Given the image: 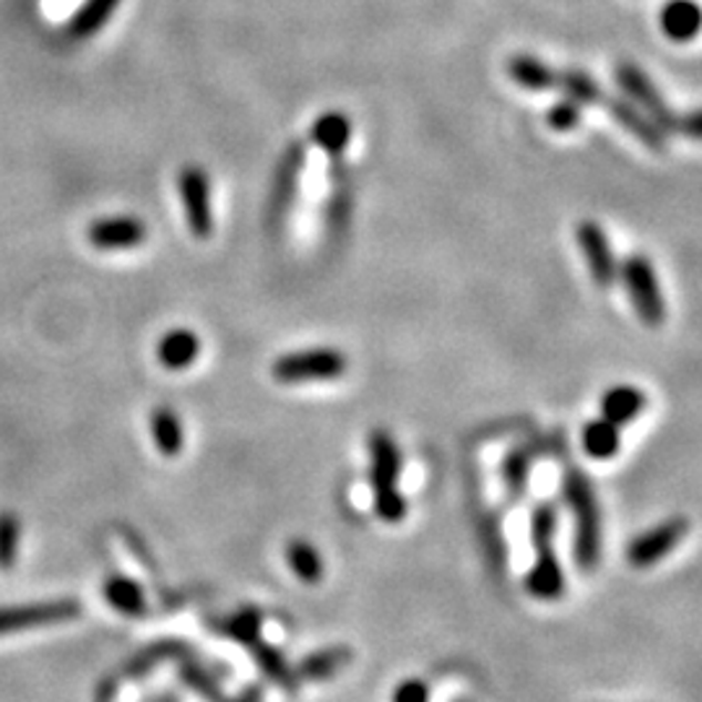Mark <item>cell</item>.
Here are the masks:
<instances>
[{
    "instance_id": "7c38bea8",
    "label": "cell",
    "mask_w": 702,
    "mask_h": 702,
    "mask_svg": "<svg viewBox=\"0 0 702 702\" xmlns=\"http://www.w3.org/2000/svg\"><path fill=\"white\" fill-rule=\"evenodd\" d=\"M601 102L609 107L611 117H615L617 123H622V128L630 131L640 144H646L655 154L667 152V133H663L646 112L634 107L630 100H619V96H611L609 100V96H603Z\"/></svg>"
},
{
    "instance_id": "83f0119b",
    "label": "cell",
    "mask_w": 702,
    "mask_h": 702,
    "mask_svg": "<svg viewBox=\"0 0 702 702\" xmlns=\"http://www.w3.org/2000/svg\"><path fill=\"white\" fill-rule=\"evenodd\" d=\"M260 630H264V615L256 607H245L240 611H235L227 622L221 624V632L227 638L242 642V646H252V642L260 640Z\"/></svg>"
},
{
    "instance_id": "484cf974",
    "label": "cell",
    "mask_w": 702,
    "mask_h": 702,
    "mask_svg": "<svg viewBox=\"0 0 702 702\" xmlns=\"http://www.w3.org/2000/svg\"><path fill=\"white\" fill-rule=\"evenodd\" d=\"M287 562L302 582H318L323 578V557L310 541L291 539L287 544Z\"/></svg>"
},
{
    "instance_id": "d6a6232c",
    "label": "cell",
    "mask_w": 702,
    "mask_h": 702,
    "mask_svg": "<svg viewBox=\"0 0 702 702\" xmlns=\"http://www.w3.org/2000/svg\"><path fill=\"white\" fill-rule=\"evenodd\" d=\"M393 702H430V686L422 679H403L393 690Z\"/></svg>"
},
{
    "instance_id": "30bf717a",
    "label": "cell",
    "mask_w": 702,
    "mask_h": 702,
    "mask_svg": "<svg viewBox=\"0 0 702 702\" xmlns=\"http://www.w3.org/2000/svg\"><path fill=\"white\" fill-rule=\"evenodd\" d=\"M86 237L96 250H131L146 242L148 229L136 216H107L89 224Z\"/></svg>"
},
{
    "instance_id": "d6986e66",
    "label": "cell",
    "mask_w": 702,
    "mask_h": 702,
    "mask_svg": "<svg viewBox=\"0 0 702 702\" xmlns=\"http://www.w3.org/2000/svg\"><path fill=\"white\" fill-rule=\"evenodd\" d=\"M148 430H152L154 447L167 458L183 453L185 447V427L180 416L172 406H156L152 416H148Z\"/></svg>"
},
{
    "instance_id": "277c9868",
    "label": "cell",
    "mask_w": 702,
    "mask_h": 702,
    "mask_svg": "<svg viewBox=\"0 0 702 702\" xmlns=\"http://www.w3.org/2000/svg\"><path fill=\"white\" fill-rule=\"evenodd\" d=\"M617 276H622L624 289L630 295L634 316L640 318V323H646L648 328H661L667 323V300H663L659 276H655L651 258L642 256V252H634V256L619 266Z\"/></svg>"
},
{
    "instance_id": "8fae6325",
    "label": "cell",
    "mask_w": 702,
    "mask_h": 702,
    "mask_svg": "<svg viewBox=\"0 0 702 702\" xmlns=\"http://www.w3.org/2000/svg\"><path fill=\"white\" fill-rule=\"evenodd\" d=\"M302 164H304V146L291 144L279 164V172H276L273 193H271V200H268V221H271L273 227H279L283 214H287L289 206L295 204Z\"/></svg>"
},
{
    "instance_id": "603a6c76",
    "label": "cell",
    "mask_w": 702,
    "mask_h": 702,
    "mask_svg": "<svg viewBox=\"0 0 702 702\" xmlns=\"http://www.w3.org/2000/svg\"><path fill=\"white\" fill-rule=\"evenodd\" d=\"M117 6H121V0H86V3L73 13L69 34L73 40H89V37H94L104 24H107Z\"/></svg>"
},
{
    "instance_id": "e0dca14e",
    "label": "cell",
    "mask_w": 702,
    "mask_h": 702,
    "mask_svg": "<svg viewBox=\"0 0 702 702\" xmlns=\"http://www.w3.org/2000/svg\"><path fill=\"white\" fill-rule=\"evenodd\" d=\"M310 141L328 156H341L351 144V121L339 110H328L312 123Z\"/></svg>"
},
{
    "instance_id": "ba28073f",
    "label": "cell",
    "mask_w": 702,
    "mask_h": 702,
    "mask_svg": "<svg viewBox=\"0 0 702 702\" xmlns=\"http://www.w3.org/2000/svg\"><path fill=\"white\" fill-rule=\"evenodd\" d=\"M686 534H690V520L684 515L663 520L659 526H653L651 531L640 534L638 539L630 541V547H627V562L634 570H648V567L667 559L686 539Z\"/></svg>"
},
{
    "instance_id": "ffe728a7",
    "label": "cell",
    "mask_w": 702,
    "mask_h": 702,
    "mask_svg": "<svg viewBox=\"0 0 702 702\" xmlns=\"http://www.w3.org/2000/svg\"><path fill=\"white\" fill-rule=\"evenodd\" d=\"M580 445L588 458L593 461H609L622 451V427L611 424L599 416V420L588 422L580 432Z\"/></svg>"
},
{
    "instance_id": "9a60e30c",
    "label": "cell",
    "mask_w": 702,
    "mask_h": 702,
    "mask_svg": "<svg viewBox=\"0 0 702 702\" xmlns=\"http://www.w3.org/2000/svg\"><path fill=\"white\" fill-rule=\"evenodd\" d=\"M648 395L634 385H615L601 395V416L617 427H627L646 412Z\"/></svg>"
},
{
    "instance_id": "52a82bcc",
    "label": "cell",
    "mask_w": 702,
    "mask_h": 702,
    "mask_svg": "<svg viewBox=\"0 0 702 702\" xmlns=\"http://www.w3.org/2000/svg\"><path fill=\"white\" fill-rule=\"evenodd\" d=\"M81 617V603L76 599H52L37 603H21V607L0 609V638L3 634L27 632L32 627H48L71 622Z\"/></svg>"
},
{
    "instance_id": "1f68e13d",
    "label": "cell",
    "mask_w": 702,
    "mask_h": 702,
    "mask_svg": "<svg viewBox=\"0 0 702 702\" xmlns=\"http://www.w3.org/2000/svg\"><path fill=\"white\" fill-rule=\"evenodd\" d=\"M175 655H180V646H175V642H164V646H156V648H152V651H148V653L138 655V659L133 661L131 667H128V674H131V677L144 674V671L152 669L154 663L169 661V659H175Z\"/></svg>"
},
{
    "instance_id": "cb8c5ba5",
    "label": "cell",
    "mask_w": 702,
    "mask_h": 702,
    "mask_svg": "<svg viewBox=\"0 0 702 702\" xmlns=\"http://www.w3.org/2000/svg\"><path fill=\"white\" fill-rule=\"evenodd\" d=\"M250 653H252V659L258 661L260 671H264V674L271 679L273 684L283 686L287 692L297 690V682H300V679H297L295 671L289 669L287 659H283V655L276 651V648H271L264 640H258V642H252V646H250Z\"/></svg>"
},
{
    "instance_id": "9c48e42d",
    "label": "cell",
    "mask_w": 702,
    "mask_h": 702,
    "mask_svg": "<svg viewBox=\"0 0 702 702\" xmlns=\"http://www.w3.org/2000/svg\"><path fill=\"white\" fill-rule=\"evenodd\" d=\"M575 240H578L580 245L582 258H586V266L588 271H591V279L596 287L609 289L611 283L617 281L619 266H617L615 250H611L607 229H603L599 221L586 219L575 227Z\"/></svg>"
},
{
    "instance_id": "7a4b0ae2",
    "label": "cell",
    "mask_w": 702,
    "mask_h": 702,
    "mask_svg": "<svg viewBox=\"0 0 702 702\" xmlns=\"http://www.w3.org/2000/svg\"><path fill=\"white\" fill-rule=\"evenodd\" d=\"M370 484H372V507L383 523H401L406 518L409 505L399 489L401 479V451L391 432L375 430L370 435Z\"/></svg>"
},
{
    "instance_id": "5b68a950",
    "label": "cell",
    "mask_w": 702,
    "mask_h": 702,
    "mask_svg": "<svg viewBox=\"0 0 702 702\" xmlns=\"http://www.w3.org/2000/svg\"><path fill=\"white\" fill-rule=\"evenodd\" d=\"M177 193H180L190 235L196 240H208L214 235V198L208 172L198 164H185L177 172Z\"/></svg>"
},
{
    "instance_id": "8992f818",
    "label": "cell",
    "mask_w": 702,
    "mask_h": 702,
    "mask_svg": "<svg viewBox=\"0 0 702 702\" xmlns=\"http://www.w3.org/2000/svg\"><path fill=\"white\" fill-rule=\"evenodd\" d=\"M615 79L619 89L630 96L634 107L646 112V115L651 117L663 133H679V123H682V117H677L674 112H671L667 100H663L653 81L648 79L646 71L638 69L634 63H619L615 69Z\"/></svg>"
},
{
    "instance_id": "d4e9b609",
    "label": "cell",
    "mask_w": 702,
    "mask_h": 702,
    "mask_svg": "<svg viewBox=\"0 0 702 702\" xmlns=\"http://www.w3.org/2000/svg\"><path fill=\"white\" fill-rule=\"evenodd\" d=\"M531 466H534V451L531 447H513L503 461V479L505 489L513 499H520L528 489V479H531Z\"/></svg>"
},
{
    "instance_id": "3957f363",
    "label": "cell",
    "mask_w": 702,
    "mask_h": 702,
    "mask_svg": "<svg viewBox=\"0 0 702 702\" xmlns=\"http://www.w3.org/2000/svg\"><path fill=\"white\" fill-rule=\"evenodd\" d=\"M349 370V360L341 349L312 347L289 351L276 357L271 364V375L281 385H304V383H328L339 380Z\"/></svg>"
},
{
    "instance_id": "6da1fadb",
    "label": "cell",
    "mask_w": 702,
    "mask_h": 702,
    "mask_svg": "<svg viewBox=\"0 0 702 702\" xmlns=\"http://www.w3.org/2000/svg\"><path fill=\"white\" fill-rule=\"evenodd\" d=\"M565 499L575 518V562L586 572H591L601 562V507L591 479L578 466H567Z\"/></svg>"
},
{
    "instance_id": "ac0fdd59",
    "label": "cell",
    "mask_w": 702,
    "mask_h": 702,
    "mask_svg": "<svg viewBox=\"0 0 702 702\" xmlns=\"http://www.w3.org/2000/svg\"><path fill=\"white\" fill-rule=\"evenodd\" d=\"M661 32L671 42H690L700 32V9L694 0H669L659 17Z\"/></svg>"
},
{
    "instance_id": "f1b7e54d",
    "label": "cell",
    "mask_w": 702,
    "mask_h": 702,
    "mask_svg": "<svg viewBox=\"0 0 702 702\" xmlns=\"http://www.w3.org/2000/svg\"><path fill=\"white\" fill-rule=\"evenodd\" d=\"M21 520L9 510L0 513V570H11L19 559Z\"/></svg>"
},
{
    "instance_id": "4dcf8cb0",
    "label": "cell",
    "mask_w": 702,
    "mask_h": 702,
    "mask_svg": "<svg viewBox=\"0 0 702 702\" xmlns=\"http://www.w3.org/2000/svg\"><path fill=\"white\" fill-rule=\"evenodd\" d=\"M582 121V107L575 100H570V96H565V100L555 102L547 112V123L551 131L557 133H570L580 125Z\"/></svg>"
},
{
    "instance_id": "44dd1931",
    "label": "cell",
    "mask_w": 702,
    "mask_h": 702,
    "mask_svg": "<svg viewBox=\"0 0 702 702\" xmlns=\"http://www.w3.org/2000/svg\"><path fill=\"white\" fill-rule=\"evenodd\" d=\"M351 659H354L351 648H323V651L310 653L308 659H302L300 667L295 669V674L302 682H326V679L341 674Z\"/></svg>"
},
{
    "instance_id": "5bb4252c",
    "label": "cell",
    "mask_w": 702,
    "mask_h": 702,
    "mask_svg": "<svg viewBox=\"0 0 702 702\" xmlns=\"http://www.w3.org/2000/svg\"><path fill=\"white\" fill-rule=\"evenodd\" d=\"M198 357L200 339L190 328H169V331L156 341V362L169 372H183L193 368Z\"/></svg>"
},
{
    "instance_id": "4fadbf2b",
    "label": "cell",
    "mask_w": 702,
    "mask_h": 702,
    "mask_svg": "<svg viewBox=\"0 0 702 702\" xmlns=\"http://www.w3.org/2000/svg\"><path fill=\"white\" fill-rule=\"evenodd\" d=\"M536 551V562L531 567V572L526 575V591L528 596L539 601H557L562 599L565 593V572L562 565L555 555V547H544L534 549Z\"/></svg>"
},
{
    "instance_id": "7402d4cb",
    "label": "cell",
    "mask_w": 702,
    "mask_h": 702,
    "mask_svg": "<svg viewBox=\"0 0 702 702\" xmlns=\"http://www.w3.org/2000/svg\"><path fill=\"white\" fill-rule=\"evenodd\" d=\"M104 599L115 611H121L125 617H141L146 611V593L144 586L136 582L128 575H110L104 580Z\"/></svg>"
},
{
    "instance_id": "f546056e",
    "label": "cell",
    "mask_w": 702,
    "mask_h": 702,
    "mask_svg": "<svg viewBox=\"0 0 702 702\" xmlns=\"http://www.w3.org/2000/svg\"><path fill=\"white\" fill-rule=\"evenodd\" d=\"M555 534H557V513L551 505H539L531 513V544L534 549H544L555 544Z\"/></svg>"
},
{
    "instance_id": "2e32d148",
    "label": "cell",
    "mask_w": 702,
    "mask_h": 702,
    "mask_svg": "<svg viewBox=\"0 0 702 702\" xmlns=\"http://www.w3.org/2000/svg\"><path fill=\"white\" fill-rule=\"evenodd\" d=\"M507 76L526 92H551L559 89V71L551 69L536 55H513L507 61Z\"/></svg>"
},
{
    "instance_id": "4316f807",
    "label": "cell",
    "mask_w": 702,
    "mask_h": 702,
    "mask_svg": "<svg viewBox=\"0 0 702 702\" xmlns=\"http://www.w3.org/2000/svg\"><path fill=\"white\" fill-rule=\"evenodd\" d=\"M559 92H565V96H570V100L578 102L582 110H586L588 104H599L603 100L601 86L596 84L586 71H578V69L559 73Z\"/></svg>"
}]
</instances>
